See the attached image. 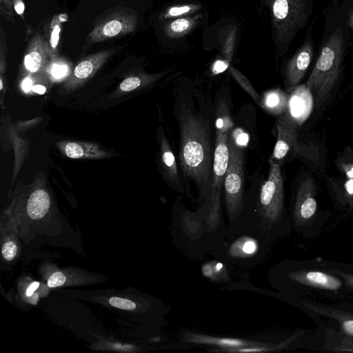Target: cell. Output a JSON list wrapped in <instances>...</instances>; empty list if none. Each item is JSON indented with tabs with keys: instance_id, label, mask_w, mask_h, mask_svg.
<instances>
[{
	"instance_id": "8fae6325",
	"label": "cell",
	"mask_w": 353,
	"mask_h": 353,
	"mask_svg": "<svg viewBox=\"0 0 353 353\" xmlns=\"http://www.w3.org/2000/svg\"><path fill=\"white\" fill-rule=\"evenodd\" d=\"M205 208L203 205L195 212H190L186 209L182 212L180 218H176L173 226L174 232H177L176 236H179V242L185 245L186 252L189 254L190 248H193L194 252L196 248V243L199 245L201 243V236L206 239L209 237L215 244L214 240L208 236H211L216 242L219 241L214 239L207 230L205 224Z\"/></svg>"
},
{
	"instance_id": "603a6c76",
	"label": "cell",
	"mask_w": 353,
	"mask_h": 353,
	"mask_svg": "<svg viewBox=\"0 0 353 353\" xmlns=\"http://www.w3.org/2000/svg\"><path fill=\"white\" fill-rule=\"evenodd\" d=\"M201 269L203 275L210 278L213 281H229V274L221 262L210 261L204 264Z\"/></svg>"
},
{
	"instance_id": "f546056e",
	"label": "cell",
	"mask_w": 353,
	"mask_h": 353,
	"mask_svg": "<svg viewBox=\"0 0 353 353\" xmlns=\"http://www.w3.org/2000/svg\"><path fill=\"white\" fill-rule=\"evenodd\" d=\"M13 10L12 0H0L1 14L12 23L14 22Z\"/></svg>"
},
{
	"instance_id": "60d3db41",
	"label": "cell",
	"mask_w": 353,
	"mask_h": 353,
	"mask_svg": "<svg viewBox=\"0 0 353 353\" xmlns=\"http://www.w3.org/2000/svg\"><path fill=\"white\" fill-rule=\"evenodd\" d=\"M348 23L351 28L353 29V7L352 8L350 14H349V20Z\"/></svg>"
},
{
	"instance_id": "ba28073f",
	"label": "cell",
	"mask_w": 353,
	"mask_h": 353,
	"mask_svg": "<svg viewBox=\"0 0 353 353\" xmlns=\"http://www.w3.org/2000/svg\"><path fill=\"white\" fill-rule=\"evenodd\" d=\"M316 184L307 177L300 183L290 210L292 230L306 239L317 236L328 221L318 208Z\"/></svg>"
},
{
	"instance_id": "1f68e13d",
	"label": "cell",
	"mask_w": 353,
	"mask_h": 353,
	"mask_svg": "<svg viewBox=\"0 0 353 353\" xmlns=\"http://www.w3.org/2000/svg\"><path fill=\"white\" fill-rule=\"evenodd\" d=\"M66 155L71 159H79L83 155L81 145L75 143H69L65 148Z\"/></svg>"
},
{
	"instance_id": "83f0119b",
	"label": "cell",
	"mask_w": 353,
	"mask_h": 353,
	"mask_svg": "<svg viewBox=\"0 0 353 353\" xmlns=\"http://www.w3.org/2000/svg\"><path fill=\"white\" fill-rule=\"evenodd\" d=\"M200 8L199 5L187 4L179 6H172L169 8L163 14V19L174 18L185 16L194 12Z\"/></svg>"
},
{
	"instance_id": "8992f818",
	"label": "cell",
	"mask_w": 353,
	"mask_h": 353,
	"mask_svg": "<svg viewBox=\"0 0 353 353\" xmlns=\"http://www.w3.org/2000/svg\"><path fill=\"white\" fill-rule=\"evenodd\" d=\"M344 37L341 28L336 29L324 42L319 57L305 83L314 93L319 107L328 98L336 83L343 61Z\"/></svg>"
},
{
	"instance_id": "cb8c5ba5",
	"label": "cell",
	"mask_w": 353,
	"mask_h": 353,
	"mask_svg": "<svg viewBox=\"0 0 353 353\" xmlns=\"http://www.w3.org/2000/svg\"><path fill=\"white\" fill-rule=\"evenodd\" d=\"M335 165L345 178L353 179V150L350 147L339 154Z\"/></svg>"
},
{
	"instance_id": "5b68a950",
	"label": "cell",
	"mask_w": 353,
	"mask_h": 353,
	"mask_svg": "<svg viewBox=\"0 0 353 353\" xmlns=\"http://www.w3.org/2000/svg\"><path fill=\"white\" fill-rule=\"evenodd\" d=\"M271 247L258 232L232 223L228 224L223 238L210 253L226 264L246 268L263 263L268 257Z\"/></svg>"
},
{
	"instance_id": "e0dca14e",
	"label": "cell",
	"mask_w": 353,
	"mask_h": 353,
	"mask_svg": "<svg viewBox=\"0 0 353 353\" xmlns=\"http://www.w3.org/2000/svg\"><path fill=\"white\" fill-rule=\"evenodd\" d=\"M50 205V196L47 192L43 190H35L28 200V214L34 220L40 219L46 214Z\"/></svg>"
},
{
	"instance_id": "44dd1931",
	"label": "cell",
	"mask_w": 353,
	"mask_h": 353,
	"mask_svg": "<svg viewBox=\"0 0 353 353\" xmlns=\"http://www.w3.org/2000/svg\"><path fill=\"white\" fill-rule=\"evenodd\" d=\"M287 105V96L281 90H272L266 93L263 100V108L274 113H280Z\"/></svg>"
},
{
	"instance_id": "4dcf8cb0",
	"label": "cell",
	"mask_w": 353,
	"mask_h": 353,
	"mask_svg": "<svg viewBox=\"0 0 353 353\" xmlns=\"http://www.w3.org/2000/svg\"><path fill=\"white\" fill-rule=\"evenodd\" d=\"M17 252V245L12 241H7L2 247V256L6 261L12 260L16 256Z\"/></svg>"
},
{
	"instance_id": "836d02e7",
	"label": "cell",
	"mask_w": 353,
	"mask_h": 353,
	"mask_svg": "<svg viewBox=\"0 0 353 353\" xmlns=\"http://www.w3.org/2000/svg\"><path fill=\"white\" fill-rule=\"evenodd\" d=\"M66 280L64 274L60 272L52 274L48 280V286L56 288L62 285Z\"/></svg>"
},
{
	"instance_id": "ab89813d",
	"label": "cell",
	"mask_w": 353,
	"mask_h": 353,
	"mask_svg": "<svg viewBox=\"0 0 353 353\" xmlns=\"http://www.w3.org/2000/svg\"><path fill=\"white\" fill-rule=\"evenodd\" d=\"M32 90L34 92L39 94H44L46 90V88L42 85H35L33 86Z\"/></svg>"
},
{
	"instance_id": "7402d4cb",
	"label": "cell",
	"mask_w": 353,
	"mask_h": 353,
	"mask_svg": "<svg viewBox=\"0 0 353 353\" xmlns=\"http://www.w3.org/2000/svg\"><path fill=\"white\" fill-rule=\"evenodd\" d=\"M60 15L54 16L48 28V39L47 40L50 49V58H57V49L59 43L60 32L61 30V19H59ZM63 18V17H61Z\"/></svg>"
},
{
	"instance_id": "b9f144b4",
	"label": "cell",
	"mask_w": 353,
	"mask_h": 353,
	"mask_svg": "<svg viewBox=\"0 0 353 353\" xmlns=\"http://www.w3.org/2000/svg\"><path fill=\"white\" fill-rule=\"evenodd\" d=\"M3 88V82L2 80L0 79V89L1 90Z\"/></svg>"
},
{
	"instance_id": "ffe728a7",
	"label": "cell",
	"mask_w": 353,
	"mask_h": 353,
	"mask_svg": "<svg viewBox=\"0 0 353 353\" xmlns=\"http://www.w3.org/2000/svg\"><path fill=\"white\" fill-rule=\"evenodd\" d=\"M328 271L343 279L347 288L353 294V265L341 263L322 259Z\"/></svg>"
},
{
	"instance_id": "2e32d148",
	"label": "cell",
	"mask_w": 353,
	"mask_h": 353,
	"mask_svg": "<svg viewBox=\"0 0 353 353\" xmlns=\"http://www.w3.org/2000/svg\"><path fill=\"white\" fill-rule=\"evenodd\" d=\"M295 88L288 101V114L286 115L296 125L310 114L312 95L305 84Z\"/></svg>"
},
{
	"instance_id": "9a60e30c",
	"label": "cell",
	"mask_w": 353,
	"mask_h": 353,
	"mask_svg": "<svg viewBox=\"0 0 353 353\" xmlns=\"http://www.w3.org/2000/svg\"><path fill=\"white\" fill-rule=\"evenodd\" d=\"M50 57V49L47 39L39 32L36 33L29 41L23 58L26 70L34 73L45 65Z\"/></svg>"
},
{
	"instance_id": "3957f363",
	"label": "cell",
	"mask_w": 353,
	"mask_h": 353,
	"mask_svg": "<svg viewBox=\"0 0 353 353\" xmlns=\"http://www.w3.org/2000/svg\"><path fill=\"white\" fill-rule=\"evenodd\" d=\"M285 299L316 324L324 339L323 351L353 352V296L330 301Z\"/></svg>"
},
{
	"instance_id": "9c48e42d",
	"label": "cell",
	"mask_w": 353,
	"mask_h": 353,
	"mask_svg": "<svg viewBox=\"0 0 353 353\" xmlns=\"http://www.w3.org/2000/svg\"><path fill=\"white\" fill-rule=\"evenodd\" d=\"M229 162L223 183L225 206L229 223L235 221L241 214L245 202L243 197L244 186L243 152L234 139L229 137Z\"/></svg>"
},
{
	"instance_id": "d590c367",
	"label": "cell",
	"mask_w": 353,
	"mask_h": 353,
	"mask_svg": "<svg viewBox=\"0 0 353 353\" xmlns=\"http://www.w3.org/2000/svg\"><path fill=\"white\" fill-rule=\"evenodd\" d=\"M13 7L14 11L21 17V18L25 21L24 19V10L25 6L23 0H12Z\"/></svg>"
},
{
	"instance_id": "8d00e7d4",
	"label": "cell",
	"mask_w": 353,
	"mask_h": 353,
	"mask_svg": "<svg viewBox=\"0 0 353 353\" xmlns=\"http://www.w3.org/2000/svg\"><path fill=\"white\" fill-rule=\"evenodd\" d=\"M236 137L235 139L232 138L235 143L237 145H245L248 142V136L243 132H239V134H236Z\"/></svg>"
},
{
	"instance_id": "d6a6232c",
	"label": "cell",
	"mask_w": 353,
	"mask_h": 353,
	"mask_svg": "<svg viewBox=\"0 0 353 353\" xmlns=\"http://www.w3.org/2000/svg\"><path fill=\"white\" fill-rule=\"evenodd\" d=\"M141 84V79L137 77L125 79L120 83V88L123 91H130L138 88Z\"/></svg>"
},
{
	"instance_id": "277c9868",
	"label": "cell",
	"mask_w": 353,
	"mask_h": 353,
	"mask_svg": "<svg viewBox=\"0 0 353 353\" xmlns=\"http://www.w3.org/2000/svg\"><path fill=\"white\" fill-rule=\"evenodd\" d=\"M232 125L227 105L220 102L216 112L211 182L205 201L202 204L205 208V224L207 230L219 242L223 238L227 229L221 216V192L229 162L228 140Z\"/></svg>"
},
{
	"instance_id": "7c38bea8",
	"label": "cell",
	"mask_w": 353,
	"mask_h": 353,
	"mask_svg": "<svg viewBox=\"0 0 353 353\" xmlns=\"http://www.w3.org/2000/svg\"><path fill=\"white\" fill-rule=\"evenodd\" d=\"M181 341L185 343L212 346L210 352H225L228 350L250 345H265L267 342L249 341L238 338L215 336L188 331L181 332Z\"/></svg>"
},
{
	"instance_id": "52a82bcc",
	"label": "cell",
	"mask_w": 353,
	"mask_h": 353,
	"mask_svg": "<svg viewBox=\"0 0 353 353\" xmlns=\"http://www.w3.org/2000/svg\"><path fill=\"white\" fill-rule=\"evenodd\" d=\"M270 10L274 43L285 52L298 30L308 19L307 0H262Z\"/></svg>"
},
{
	"instance_id": "6da1fadb",
	"label": "cell",
	"mask_w": 353,
	"mask_h": 353,
	"mask_svg": "<svg viewBox=\"0 0 353 353\" xmlns=\"http://www.w3.org/2000/svg\"><path fill=\"white\" fill-rule=\"evenodd\" d=\"M270 281L283 298L330 301L353 296L342 279L322 259L285 260L272 266Z\"/></svg>"
},
{
	"instance_id": "4316f807",
	"label": "cell",
	"mask_w": 353,
	"mask_h": 353,
	"mask_svg": "<svg viewBox=\"0 0 353 353\" xmlns=\"http://www.w3.org/2000/svg\"><path fill=\"white\" fill-rule=\"evenodd\" d=\"M52 61L48 65V70L52 77L59 79L68 74L70 67L65 61L57 58Z\"/></svg>"
},
{
	"instance_id": "7a4b0ae2",
	"label": "cell",
	"mask_w": 353,
	"mask_h": 353,
	"mask_svg": "<svg viewBox=\"0 0 353 353\" xmlns=\"http://www.w3.org/2000/svg\"><path fill=\"white\" fill-rule=\"evenodd\" d=\"M176 118L180 130V165L183 176L196 184L203 203L210 189L213 164L209 122L185 103L179 105Z\"/></svg>"
},
{
	"instance_id": "ac0fdd59",
	"label": "cell",
	"mask_w": 353,
	"mask_h": 353,
	"mask_svg": "<svg viewBox=\"0 0 353 353\" xmlns=\"http://www.w3.org/2000/svg\"><path fill=\"white\" fill-rule=\"evenodd\" d=\"M162 148L161 160L167 177L170 180L172 188L183 193V189L181 188V184L179 183L175 157L165 139L163 140Z\"/></svg>"
},
{
	"instance_id": "30bf717a",
	"label": "cell",
	"mask_w": 353,
	"mask_h": 353,
	"mask_svg": "<svg viewBox=\"0 0 353 353\" xmlns=\"http://www.w3.org/2000/svg\"><path fill=\"white\" fill-rule=\"evenodd\" d=\"M137 16L132 11H114L102 18L88 34L87 44L119 37L134 32L137 28Z\"/></svg>"
},
{
	"instance_id": "d4e9b609",
	"label": "cell",
	"mask_w": 353,
	"mask_h": 353,
	"mask_svg": "<svg viewBox=\"0 0 353 353\" xmlns=\"http://www.w3.org/2000/svg\"><path fill=\"white\" fill-rule=\"evenodd\" d=\"M196 18L181 17L172 21L168 26V33L180 34L188 31L195 23Z\"/></svg>"
},
{
	"instance_id": "d6986e66",
	"label": "cell",
	"mask_w": 353,
	"mask_h": 353,
	"mask_svg": "<svg viewBox=\"0 0 353 353\" xmlns=\"http://www.w3.org/2000/svg\"><path fill=\"white\" fill-rule=\"evenodd\" d=\"M334 188L335 203L342 210L353 208V179L345 177L343 182H340Z\"/></svg>"
},
{
	"instance_id": "f1b7e54d",
	"label": "cell",
	"mask_w": 353,
	"mask_h": 353,
	"mask_svg": "<svg viewBox=\"0 0 353 353\" xmlns=\"http://www.w3.org/2000/svg\"><path fill=\"white\" fill-rule=\"evenodd\" d=\"M109 303L114 307L125 310H132L136 308V304L134 302L120 297H111L109 299Z\"/></svg>"
},
{
	"instance_id": "5bb4252c",
	"label": "cell",
	"mask_w": 353,
	"mask_h": 353,
	"mask_svg": "<svg viewBox=\"0 0 353 353\" xmlns=\"http://www.w3.org/2000/svg\"><path fill=\"white\" fill-rule=\"evenodd\" d=\"M277 140L270 161L282 160L292 150H299L296 125L287 115L281 117L276 123Z\"/></svg>"
},
{
	"instance_id": "e575fe53",
	"label": "cell",
	"mask_w": 353,
	"mask_h": 353,
	"mask_svg": "<svg viewBox=\"0 0 353 353\" xmlns=\"http://www.w3.org/2000/svg\"><path fill=\"white\" fill-rule=\"evenodd\" d=\"M229 66L230 62L228 61L218 59L212 65V72L213 74H220L227 70Z\"/></svg>"
},
{
	"instance_id": "74e56055",
	"label": "cell",
	"mask_w": 353,
	"mask_h": 353,
	"mask_svg": "<svg viewBox=\"0 0 353 353\" xmlns=\"http://www.w3.org/2000/svg\"><path fill=\"white\" fill-rule=\"evenodd\" d=\"M21 87L24 92H28L32 87V80L30 77H28L23 80Z\"/></svg>"
},
{
	"instance_id": "484cf974",
	"label": "cell",
	"mask_w": 353,
	"mask_h": 353,
	"mask_svg": "<svg viewBox=\"0 0 353 353\" xmlns=\"http://www.w3.org/2000/svg\"><path fill=\"white\" fill-rule=\"evenodd\" d=\"M229 70L232 76L236 79L239 83L245 89L246 91L252 95L254 99L261 106L263 107V100L254 90L248 80L237 70L233 68L232 65L229 66Z\"/></svg>"
},
{
	"instance_id": "f35d334b",
	"label": "cell",
	"mask_w": 353,
	"mask_h": 353,
	"mask_svg": "<svg viewBox=\"0 0 353 353\" xmlns=\"http://www.w3.org/2000/svg\"><path fill=\"white\" fill-rule=\"evenodd\" d=\"M39 286V282H32V283H30V285L28 286L27 290H26V294L27 296H30L33 294V293L34 292V291L38 288V287Z\"/></svg>"
},
{
	"instance_id": "4fadbf2b",
	"label": "cell",
	"mask_w": 353,
	"mask_h": 353,
	"mask_svg": "<svg viewBox=\"0 0 353 353\" xmlns=\"http://www.w3.org/2000/svg\"><path fill=\"white\" fill-rule=\"evenodd\" d=\"M312 44L307 40L289 60L285 72L288 91H292L304 77L312 60Z\"/></svg>"
}]
</instances>
